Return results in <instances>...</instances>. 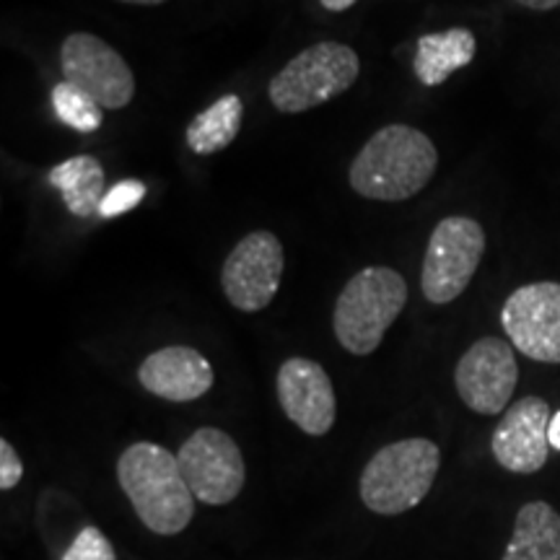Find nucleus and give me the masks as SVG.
Masks as SVG:
<instances>
[{
	"label": "nucleus",
	"mask_w": 560,
	"mask_h": 560,
	"mask_svg": "<svg viewBox=\"0 0 560 560\" xmlns=\"http://www.w3.org/2000/svg\"><path fill=\"white\" fill-rule=\"evenodd\" d=\"M516 3L524 5V9H532V11H552V9H558L560 0H516Z\"/></svg>",
	"instance_id": "obj_23"
},
{
	"label": "nucleus",
	"mask_w": 560,
	"mask_h": 560,
	"mask_svg": "<svg viewBox=\"0 0 560 560\" xmlns=\"http://www.w3.org/2000/svg\"><path fill=\"white\" fill-rule=\"evenodd\" d=\"M439 166L433 140L410 125H387L369 138L350 164V187L369 200H408L429 185Z\"/></svg>",
	"instance_id": "obj_1"
},
{
	"label": "nucleus",
	"mask_w": 560,
	"mask_h": 560,
	"mask_svg": "<svg viewBox=\"0 0 560 560\" xmlns=\"http://www.w3.org/2000/svg\"><path fill=\"white\" fill-rule=\"evenodd\" d=\"M179 470L200 503L226 506L242 493L247 467L240 444L221 429H198L177 452Z\"/></svg>",
	"instance_id": "obj_7"
},
{
	"label": "nucleus",
	"mask_w": 560,
	"mask_h": 560,
	"mask_svg": "<svg viewBox=\"0 0 560 560\" xmlns=\"http://www.w3.org/2000/svg\"><path fill=\"white\" fill-rule=\"evenodd\" d=\"M408 304V283L397 270L371 265L340 291L332 314L335 338L348 353L371 355Z\"/></svg>",
	"instance_id": "obj_3"
},
{
	"label": "nucleus",
	"mask_w": 560,
	"mask_h": 560,
	"mask_svg": "<svg viewBox=\"0 0 560 560\" xmlns=\"http://www.w3.org/2000/svg\"><path fill=\"white\" fill-rule=\"evenodd\" d=\"M120 3H130V5H159V3H166V0H120Z\"/></svg>",
	"instance_id": "obj_26"
},
{
	"label": "nucleus",
	"mask_w": 560,
	"mask_h": 560,
	"mask_svg": "<svg viewBox=\"0 0 560 560\" xmlns=\"http://www.w3.org/2000/svg\"><path fill=\"white\" fill-rule=\"evenodd\" d=\"M62 560H117V556L100 527H83L68 545Z\"/></svg>",
	"instance_id": "obj_20"
},
{
	"label": "nucleus",
	"mask_w": 560,
	"mask_h": 560,
	"mask_svg": "<svg viewBox=\"0 0 560 560\" xmlns=\"http://www.w3.org/2000/svg\"><path fill=\"white\" fill-rule=\"evenodd\" d=\"M117 480L153 535L172 537L190 527L195 495L179 470L177 454L151 441H138L117 459Z\"/></svg>",
	"instance_id": "obj_2"
},
{
	"label": "nucleus",
	"mask_w": 560,
	"mask_h": 560,
	"mask_svg": "<svg viewBox=\"0 0 560 560\" xmlns=\"http://www.w3.org/2000/svg\"><path fill=\"white\" fill-rule=\"evenodd\" d=\"M501 560H560V514L548 501L520 509Z\"/></svg>",
	"instance_id": "obj_15"
},
{
	"label": "nucleus",
	"mask_w": 560,
	"mask_h": 560,
	"mask_svg": "<svg viewBox=\"0 0 560 560\" xmlns=\"http://www.w3.org/2000/svg\"><path fill=\"white\" fill-rule=\"evenodd\" d=\"M359 73L361 60L353 47L340 42H319L299 52L278 75H272L268 94L278 112L301 115L348 91Z\"/></svg>",
	"instance_id": "obj_5"
},
{
	"label": "nucleus",
	"mask_w": 560,
	"mask_h": 560,
	"mask_svg": "<svg viewBox=\"0 0 560 560\" xmlns=\"http://www.w3.org/2000/svg\"><path fill=\"white\" fill-rule=\"evenodd\" d=\"M319 3H322V9H327V11H332V13H340V11H348L350 5L359 3V0H319Z\"/></svg>",
	"instance_id": "obj_24"
},
{
	"label": "nucleus",
	"mask_w": 560,
	"mask_h": 560,
	"mask_svg": "<svg viewBox=\"0 0 560 560\" xmlns=\"http://www.w3.org/2000/svg\"><path fill=\"white\" fill-rule=\"evenodd\" d=\"M501 325L527 359L560 363V283L542 280L516 289L503 304Z\"/></svg>",
	"instance_id": "obj_11"
},
{
	"label": "nucleus",
	"mask_w": 560,
	"mask_h": 560,
	"mask_svg": "<svg viewBox=\"0 0 560 560\" xmlns=\"http://www.w3.org/2000/svg\"><path fill=\"white\" fill-rule=\"evenodd\" d=\"M66 81L86 91L102 109L128 107L136 94V75L122 55L89 32L68 34L60 47Z\"/></svg>",
	"instance_id": "obj_9"
},
{
	"label": "nucleus",
	"mask_w": 560,
	"mask_h": 560,
	"mask_svg": "<svg viewBox=\"0 0 560 560\" xmlns=\"http://www.w3.org/2000/svg\"><path fill=\"white\" fill-rule=\"evenodd\" d=\"M486 255V231L467 215H450L433 229L425 247L420 289L431 304H450L465 293Z\"/></svg>",
	"instance_id": "obj_6"
},
{
	"label": "nucleus",
	"mask_w": 560,
	"mask_h": 560,
	"mask_svg": "<svg viewBox=\"0 0 560 560\" xmlns=\"http://www.w3.org/2000/svg\"><path fill=\"white\" fill-rule=\"evenodd\" d=\"M441 467V450L431 439L387 444L363 467L359 493L363 506L380 516H400L431 493Z\"/></svg>",
	"instance_id": "obj_4"
},
{
	"label": "nucleus",
	"mask_w": 560,
	"mask_h": 560,
	"mask_svg": "<svg viewBox=\"0 0 560 560\" xmlns=\"http://www.w3.org/2000/svg\"><path fill=\"white\" fill-rule=\"evenodd\" d=\"M278 402L296 429L310 436L330 433L338 418V400L330 374L312 359H289L278 369Z\"/></svg>",
	"instance_id": "obj_13"
},
{
	"label": "nucleus",
	"mask_w": 560,
	"mask_h": 560,
	"mask_svg": "<svg viewBox=\"0 0 560 560\" xmlns=\"http://www.w3.org/2000/svg\"><path fill=\"white\" fill-rule=\"evenodd\" d=\"M24 478V462L9 439H0V490H13Z\"/></svg>",
	"instance_id": "obj_22"
},
{
	"label": "nucleus",
	"mask_w": 560,
	"mask_h": 560,
	"mask_svg": "<svg viewBox=\"0 0 560 560\" xmlns=\"http://www.w3.org/2000/svg\"><path fill=\"white\" fill-rule=\"evenodd\" d=\"M478 50V42L470 30H446L436 34H423L418 39V52L412 60L418 81L423 86H441L452 73L467 68Z\"/></svg>",
	"instance_id": "obj_16"
},
{
	"label": "nucleus",
	"mask_w": 560,
	"mask_h": 560,
	"mask_svg": "<svg viewBox=\"0 0 560 560\" xmlns=\"http://www.w3.org/2000/svg\"><path fill=\"white\" fill-rule=\"evenodd\" d=\"M550 446L556 452H560V410L552 412V420H550Z\"/></svg>",
	"instance_id": "obj_25"
},
{
	"label": "nucleus",
	"mask_w": 560,
	"mask_h": 560,
	"mask_svg": "<svg viewBox=\"0 0 560 560\" xmlns=\"http://www.w3.org/2000/svg\"><path fill=\"white\" fill-rule=\"evenodd\" d=\"M283 278V244L270 231H252L231 249L221 270L229 304L240 312H262L270 306Z\"/></svg>",
	"instance_id": "obj_10"
},
{
	"label": "nucleus",
	"mask_w": 560,
	"mask_h": 560,
	"mask_svg": "<svg viewBox=\"0 0 560 560\" xmlns=\"http://www.w3.org/2000/svg\"><path fill=\"white\" fill-rule=\"evenodd\" d=\"M145 198V185L138 179H125L117 182L112 190L104 195L102 206H100V219H117V215L128 213L136 206H140V200Z\"/></svg>",
	"instance_id": "obj_21"
},
{
	"label": "nucleus",
	"mask_w": 560,
	"mask_h": 560,
	"mask_svg": "<svg viewBox=\"0 0 560 560\" xmlns=\"http://www.w3.org/2000/svg\"><path fill=\"white\" fill-rule=\"evenodd\" d=\"M550 405L542 397L527 395L503 412L490 436V452L503 470L535 475L550 457Z\"/></svg>",
	"instance_id": "obj_12"
},
{
	"label": "nucleus",
	"mask_w": 560,
	"mask_h": 560,
	"mask_svg": "<svg viewBox=\"0 0 560 560\" xmlns=\"http://www.w3.org/2000/svg\"><path fill=\"white\" fill-rule=\"evenodd\" d=\"M244 104L236 94L221 96L219 102L210 104L208 109L198 112L192 122L187 125V145L198 156H213L234 143L242 130Z\"/></svg>",
	"instance_id": "obj_18"
},
{
	"label": "nucleus",
	"mask_w": 560,
	"mask_h": 560,
	"mask_svg": "<svg viewBox=\"0 0 560 560\" xmlns=\"http://www.w3.org/2000/svg\"><path fill=\"white\" fill-rule=\"evenodd\" d=\"M52 109L62 125H68V128L81 132V136H89V132L102 128L104 115L100 104H96V100H91L86 91L73 86L70 81L55 83Z\"/></svg>",
	"instance_id": "obj_19"
},
{
	"label": "nucleus",
	"mask_w": 560,
	"mask_h": 560,
	"mask_svg": "<svg viewBox=\"0 0 560 560\" xmlns=\"http://www.w3.org/2000/svg\"><path fill=\"white\" fill-rule=\"evenodd\" d=\"M104 166L94 156H73L52 166L50 185L58 187L66 208L79 219L100 215L104 200Z\"/></svg>",
	"instance_id": "obj_17"
},
{
	"label": "nucleus",
	"mask_w": 560,
	"mask_h": 560,
	"mask_svg": "<svg viewBox=\"0 0 560 560\" xmlns=\"http://www.w3.org/2000/svg\"><path fill=\"white\" fill-rule=\"evenodd\" d=\"M138 382L161 400L192 402L213 387V366L195 348L170 346L140 363Z\"/></svg>",
	"instance_id": "obj_14"
},
{
	"label": "nucleus",
	"mask_w": 560,
	"mask_h": 560,
	"mask_svg": "<svg viewBox=\"0 0 560 560\" xmlns=\"http://www.w3.org/2000/svg\"><path fill=\"white\" fill-rule=\"evenodd\" d=\"M509 340L480 338L465 350L454 369V387L459 400L478 416H499L511 408L520 363Z\"/></svg>",
	"instance_id": "obj_8"
}]
</instances>
